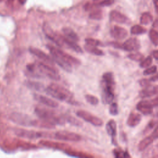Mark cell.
Wrapping results in <instances>:
<instances>
[{
  "label": "cell",
  "mask_w": 158,
  "mask_h": 158,
  "mask_svg": "<svg viewBox=\"0 0 158 158\" xmlns=\"http://www.w3.org/2000/svg\"><path fill=\"white\" fill-rule=\"evenodd\" d=\"M157 79H158L157 78V75L156 74L153 77H152L150 78H149V80L151 82H156V81H157Z\"/></svg>",
  "instance_id": "f6af8a7d"
},
{
  "label": "cell",
  "mask_w": 158,
  "mask_h": 158,
  "mask_svg": "<svg viewBox=\"0 0 158 158\" xmlns=\"http://www.w3.org/2000/svg\"><path fill=\"white\" fill-rule=\"evenodd\" d=\"M158 87L157 85H152L151 84L143 87V89L140 92V97L142 99L150 98L157 94Z\"/></svg>",
  "instance_id": "d6986e66"
},
{
  "label": "cell",
  "mask_w": 158,
  "mask_h": 158,
  "mask_svg": "<svg viewBox=\"0 0 158 158\" xmlns=\"http://www.w3.org/2000/svg\"><path fill=\"white\" fill-rule=\"evenodd\" d=\"M152 55L153 58L157 61L158 59V51L157 50H154L152 52Z\"/></svg>",
  "instance_id": "ee69618b"
},
{
  "label": "cell",
  "mask_w": 158,
  "mask_h": 158,
  "mask_svg": "<svg viewBox=\"0 0 158 158\" xmlns=\"http://www.w3.org/2000/svg\"><path fill=\"white\" fill-rule=\"evenodd\" d=\"M108 45L114 48H117V49H121L122 48V43H118V42H109L108 43Z\"/></svg>",
  "instance_id": "7bdbcfd3"
},
{
  "label": "cell",
  "mask_w": 158,
  "mask_h": 158,
  "mask_svg": "<svg viewBox=\"0 0 158 158\" xmlns=\"http://www.w3.org/2000/svg\"><path fill=\"white\" fill-rule=\"evenodd\" d=\"M84 50L88 53L92 54L93 55L98 56H102L104 55V53L100 49L96 47L90 46L88 45H85L84 46Z\"/></svg>",
  "instance_id": "4316f807"
},
{
  "label": "cell",
  "mask_w": 158,
  "mask_h": 158,
  "mask_svg": "<svg viewBox=\"0 0 158 158\" xmlns=\"http://www.w3.org/2000/svg\"><path fill=\"white\" fill-rule=\"evenodd\" d=\"M103 17V11L101 9H95L92 11L89 14V18L93 20L100 21L101 20Z\"/></svg>",
  "instance_id": "4dcf8cb0"
},
{
  "label": "cell",
  "mask_w": 158,
  "mask_h": 158,
  "mask_svg": "<svg viewBox=\"0 0 158 158\" xmlns=\"http://www.w3.org/2000/svg\"><path fill=\"white\" fill-rule=\"evenodd\" d=\"M127 57L132 61H134L135 62H141L143 59L145 58L144 55L139 52L134 53H130L129 54Z\"/></svg>",
  "instance_id": "d6a6232c"
},
{
  "label": "cell",
  "mask_w": 158,
  "mask_h": 158,
  "mask_svg": "<svg viewBox=\"0 0 158 158\" xmlns=\"http://www.w3.org/2000/svg\"><path fill=\"white\" fill-rule=\"evenodd\" d=\"M45 92L52 98L59 101H65L71 104H76L73 93L66 88L57 84H51L46 87Z\"/></svg>",
  "instance_id": "3957f363"
},
{
  "label": "cell",
  "mask_w": 158,
  "mask_h": 158,
  "mask_svg": "<svg viewBox=\"0 0 158 158\" xmlns=\"http://www.w3.org/2000/svg\"><path fill=\"white\" fill-rule=\"evenodd\" d=\"M25 85L30 89L35 90L38 92H45L46 87L45 85L39 82L27 81L25 83Z\"/></svg>",
  "instance_id": "cb8c5ba5"
},
{
  "label": "cell",
  "mask_w": 158,
  "mask_h": 158,
  "mask_svg": "<svg viewBox=\"0 0 158 158\" xmlns=\"http://www.w3.org/2000/svg\"><path fill=\"white\" fill-rule=\"evenodd\" d=\"M147 32L146 28L140 25H135L132 27L130 29V33L132 35H139L146 33Z\"/></svg>",
  "instance_id": "f1b7e54d"
},
{
  "label": "cell",
  "mask_w": 158,
  "mask_h": 158,
  "mask_svg": "<svg viewBox=\"0 0 158 158\" xmlns=\"http://www.w3.org/2000/svg\"><path fill=\"white\" fill-rule=\"evenodd\" d=\"M85 98L87 102L92 106H96L98 104V103L100 102L99 99L96 96L90 95V94L86 95L85 96Z\"/></svg>",
  "instance_id": "836d02e7"
},
{
  "label": "cell",
  "mask_w": 158,
  "mask_h": 158,
  "mask_svg": "<svg viewBox=\"0 0 158 158\" xmlns=\"http://www.w3.org/2000/svg\"><path fill=\"white\" fill-rule=\"evenodd\" d=\"M85 43L87 45L93 46V47H104V44L98 40L94 38H86L85 39Z\"/></svg>",
  "instance_id": "d590c367"
},
{
  "label": "cell",
  "mask_w": 158,
  "mask_h": 158,
  "mask_svg": "<svg viewBox=\"0 0 158 158\" xmlns=\"http://www.w3.org/2000/svg\"><path fill=\"white\" fill-rule=\"evenodd\" d=\"M101 100L104 104H110L114 99L115 82L112 72L103 73L101 80Z\"/></svg>",
  "instance_id": "7a4b0ae2"
},
{
  "label": "cell",
  "mask_w": 158,
  "mask_h": 158,
  "mask_svg": "<svg viewBox=\"0 0 158 158\" xmlns=\"http://www.w3.org/2000/svg\"><path fill=\"white\" fill-rule=\"evenodd\" d=\"M62 32L64 35V36H66L67 38L70 40L72 41H73L75 42H78L80 40V38L78 35L74 32L73 29H72L70 27H64L62 29Z\"/></svg>",
  "instance_id": "d4e9b609"
},
{
  "label": "cell",
  "mask_w": 158,
  "mask_h": 158,
  "mask_svg": "<svg viewBox=\"0 0 158 158\" xmlns=\"http://www.w3.org/2000/svg\"><path fill=\"white\" fill-rule=\"evenodd\" d=\"M141 121V115L138 113L132 112L127 121V124L130 127H135L137 126Z\"/></svg>",
  "instance_id": "603a6c76"
},
{
  "label": "cell",
  "mask_w": 158,
  "mask_h": 158,
  "mask_svg": "<svg viewBox=\"0 0 158 158\" xmlns=\"http://www.w3.org/2000/svg\"><path fill=\"white\" fill-rule=\"evenodd\" d=\"M111 36L117 40H121L128 36L127 30L120 26L115 25L110 30Z\"/></svg>",
  "instance_id": "e0dca14e"
},
{
  "label": "cell",
  "mask_w": 158,
  "mask_h": 158,
  "mask_svg": "<svg viewBox=\"0 0 158 158\" xmlns=\"http://www.w3.org/2000/svg\"><path fill=\"white\" fill-rule=\"evenodd\" d=\"M157 66H149L143 71V73L144 75H151V74H154L157 72Z\"/></svg>",
  "instance_id": "ab89813d"
},
{
  "label": "cell",
  "mask_w": 158,
  "mask_h": 158,
  "mask_svg": "<svg viewBox=\"0 0 158 158\" xmlns=\"http://www.w3.org/2000/svg\"><path fill=\"white\" fill-rule=\"evenodd\" d=\"M76 115L78 117L82 118L85 122H88L95 127H101L103 125V121L101 118L92 114L88 111L78 110L76 112Z\"/></svg>",
  "instance_id": "9c48e42d"
},
{
  "label": "cell",
  "mask_w": 158,
  "mask_h": 158,
  "mask_svg": "<svg viewBox=\"0 0 158 158\" xmlns=\"http://www.w3.org/2000/svg\"><path fill=\"white\" fill-rule=\"evenodd\" d=\"M158 137V132H157V127L156 126L153 132L151 134L149 135L143 139L139 143L138 146V150L140 151H143L145 150L150 145H151L156 140H157Z\"/></svg>",
  "instance_id": "4fadbf2b"
},
{
  "label": "cell",
  "mask_w": 158,
  "mask_h": 158,
  "mask_svg": "<svg viewBox=\"0 0 158 158\" xmlns=\"http://www.w3.org/2000/svg\"><path fill=\"white\" fill-rule=\"evenodd\" d=\"M149 37L152 44L157 47L158 44V33L155 29H151L149 32Z\"/></svg>",
  "instance_id": "1f68e13d"
},
{
  "label": "cell",
  "mask_w": 158,
  "mask_h": 158,
  "mask_svg": "<svg viewBox=\"0 0 158 158\" xmlns=\"http://www.w3.org/2000/svg\"><path fill=\"white\" fill-rule=\"evenodd\" d=\"M38 70L42 75L48 77L51 80L59 81L61 79V77L59 75L58 71L55 69L51 66L45 64L42 62L36 61L35 62Z\"/></svg>",
  "instance_id": "8992f818"
},
{
  "label": "cell",
  "mask_w": 158,
  "mask_h": 158,
  "mask_svg": "<svg viewBox=\"0 0 158 158\" xmlns=\"http://www.w3.org/2000/svg\"><path fill=\"white\" fill-rule=\"evenodd\" d=\"M29 51L32 55H33L34 56L37 57L38 59L43 61L45 63H47L48 65L51 66H54L55 62L53 60L52 58H51L50 56H48L47 53H45L44 51H43L40 49L35 48V47H30Z\"/></svg>",
  "instance_id": "7c38bea8"
},
{
  "label": "cell",
  "mask_w": 158,
  "mask_h": 158,
  "mask_svg": "<svg viewBox=\"0 0 158 158\" xmlns=\"http://www.w3.org/2000/svg\"><path fill=\"white\" fill-rule=\"evenodd\" d=\"M14 133L19 137L30 139V140L38 139L40 138L52 137L51 134H50L51 133L38 132V131H35V130H29L22 129H16L14 131Z\"/></svg>",
  "instance_id": "5b68a950"
},
{
  "label": "cell",
  "mask_w": 158,
  "mask_h": 158,
  "mask_svg": "<svg viewBox=\"0 0 158 158\" xmlns=\"http://www.w3.org/2000/svg\"><path fill=\"white\" fill-rule=\"evenodd\" d=\"M113 154L115 157H131L127 151H124L120 148L115 149L113 151Z\"/></svg>",
  "instance_id": "e575fe53"
},
{
  "label": "cell",
  "mask_w": 158,
  "mask_h": 158,
  "mask_svg": "<svg viewBox=\"0 0 158 158\" xmlns=\"http://www.w3.org/2000/svg\"><path fill=\"white\" fill-rule=\"evenodd\" d=\"M66 154L73 156V157H93V156L85 153L81 151H78L75 150H72V149H67L64 151Z\"/></svg>",
  "instance_id": "83f0119b"
},
{
  "label": "cell",
  "mask_w": 158,
  "mask_h": 158,
  "mask_svg": "<svg viewBox=\"0 0 158 158\" xmlns=\"http://www.w3.org/2000/svg\"><path fill=\"white\" fill-rule=\"evenodd\" d=\"M34 112L39 118L49 122L55 126H63L65 124L66 121L63 115H58L52 109L39 105L35 107Z\"/></svg>",
  "instance_id": "277c9868"
},
{
  "label": "cell",
  "mask_w": 158,
  "mask_h": 158,
  "mask_svg": "<svg viewBox=\"0 0 158 158\" xmlns=\"http://www.w3.org/2000/svg\"><path fill=\"white\" fill-rule=\"evenodd\" d=\"M27 0H19V2L21 4V5H24L25 3Z\"/></svg>",
  "instance_id": "7dc6e473"
},
{
  "label": "cell",
  "mask_w": 158,
  "mask_h": 158,
  "mask_svg": "<svg viewBox=\"0 0 158 158\" xmlns=\"http://www.w3.org/2000/svg\"><path fill=\"white\" fill-rule=\"evenodd\" d=\"M153 21L152 16L149 13H143L140 17V24L142 25H148Z\"/></svg>",
  "instance_id": "f546056e"
},
{
  "label": "cell",
  "mask_w": 158,
  "mask_h": 158,
  "mask_svg": "<svg viewBox=\"0 0 158 158\" xmlns=\"http://www.w3.org/2000/svg\"><path fill=\"white\" fill-rule=\"evenodd\" d=\"M14 2V0H6V5H7L8 6H10L13 4Z\"/></svg>",
  "instance_id": "bcb514c9"
},
{
  "label": "cell",
  "mask_w": 158,
  "mask_h": 158,
  "mask_svg": "<svg viewBox=\"0 0 158 158\" xmlns=\"http://www.w3.org/2000/svg\"><path fill=\"white\" fill-rule=\"evenodd\" d=\"M39 144L42 145V146L50 148V149H56V150H60L64 151L67 149H71V146L69 145L68 144L64 143H59V142H55L53 141H49V140H42L41 141H39Z\"/></svg>",
  "instance_id": "8fae6325"
},
{
  "label": "cell",
  "mask_w": 158,
  "mask_h": 158,
  "mask_svg": "<svg viewBox=\"0 0 158 158\" xmlns=\"http://www.w3.org/2000/svg\"><path fill=\"white\" fill-rule=\"evenodd\" d=\"M114 3V0H103L98 3L96 6L97 7H105V6H110L113 5Z\"/></svg>",
  "instance_id": "60d3db41"
},
{
  "label": "cell",
  "mask_w": 158,
  "mask_h": 158,
  "mask_svg": "<svg viewBox=\"0 0 158 158\" xmlns=\"http://www.w3.org/2000/svg\"><path fill=\"white\" fill-rule=\"evenodd\" d=\"M93 1H95V2H96V1H98V0H93Z\"/></svg>",
  "instance_id": "f907efd6"
},
{
  "label": "cell",
  "mask_w": 158,
  "mask_h": 158,
  "mask_svg": "<svg viewBox=\"0 0 158 158\" xmlns=\"http://www.w3.org/2000/svg\"><path fill=\"white\" fill-rule=\"evenodd\" d=\"M153 1H154V5H155L156 10L157 11V0H153Z\"/></svg>",
  "instance_id": "c3c4849f"
},
{
  "label": "cell",
  "mask_w": 158,
  "mask_h": 158,
  "mask_svg": "<svg viewBox=\"0 0 158 158\" xmlns=\"http://www.w3.org/2000/svg\"><path fill=\"white\" fill-rule=\"evenodd\" d=\"M51 56L54 62L59 65L64 70L69 73H71L72 72V66L70 63L55 55H51Z\"/></svg>",
  "instance_id": "7402d4cb"
},
{
  "label": "cell",
  "mask_w": 158,
  "mask_h": 158,
  "mask_svg": "<svg viewBox=\"0 0 158 158\" xmlns=\"http://www.w3.org/2000/svg\"><path fill=\"white\" fill-rule=\"evenodd\" d=\"M140 47V42L137 38H130L127 40L124 43H122L121 50L129 52H132L138 50Z\"/></svg>",
  "instance_id": "5bb4252c"
},
{
  "label": "cell",
  "mask_w": 158,
  "mask_h": 158,
  "mask_svg": "<svg viewBox=\"0 0 158 158\" xmlns=\"http://www.w3.org/2000/svg\"><path fill=\"white\" fill-rule=\"evenodd\" d=\"M9 118L12 122L24 127H33L51 129H54L56 126L55 125L46 121L40 119V118H39L38 120L33 119L30 116L21 113H13L10 115Z\"/></svg>",
  "instance_id": "6da1fadb"
},
{
  "label": "cell",
  "mask_w": 158,
  "mask_h": 158,
  "mask_svg": "<svg viewBox=\"0 0 158 158\" xmlns=\"http://www.w3.org/2000/svg\"><path fill=\"white\" fill-rule=\"evenodd\" d=\"M152 63V58L151 56H148L147 58H144L143 60H142L140 64V66L141 68L146 69Z\"/></svg>",
  "instance_id": "8d00e7d4"
},
{
  "label": "cell",
  "mask_w": 158,
  "mask_h": 158,
  "mask_svg": "<svg viewBox=\"0 0 158 158\" xmlns=\"http://www.w3.org/2000/svg\"><path fill=\"white\" fill-rule=\"evenodd\" d=\"M3 1H4V0H0V3L2 2H3Z\"/></svg>",
  "instance_id": "681fc988"
},
{
  "label": "cell",
  "mask_w": 158,
  "mask_h": 158,
  "mask_svg": "<svg viewBox=\"0 0 158 158\" xmlns=\"http://www.w3.org/2000/svg\"><path fill=\"white\" fill-rule=\"evenodd\" d=\"M63 116L65 121L68 122L70 125L78 127H81L83 126V122H81L80 120L77 119L75 117L70 115H63Z\"/></svg>",
  "instance_id": "484cf974"
},
{
  "label": "cell",
  "mask_w": 158,
  "mask_h": 158,
  "mask_svg": "<svg viewBox=\"0 0 158 158\" xmlns=\"http://www.w3.org/2000/svg\"><path fill=\"white\" fill-rule=\"evenodd\" d=\"M139 84H140V85L141 87H145L146 86H148V85H151V82H150L149 79L143 78V79H141V80H140L139 81Z\"/></svg>",
  "instance_id": "b9f144b4"
},
{
  "label": "cell",
  "mask_w": 158,
  "mask_h": 158,
  "mask_svg": "<svg viewBox=\"0 0 158 158\" xmlns=\"http://www.w3.org/2000/svg\"><path fill=\"white\" fill-rule=\"evenodd\" d=\"M48 49L49 50L51 55H55L62 59L65 60L66 61L70 63L72 66H79L81 64V62L80 60H78L77 58L69 55L68 53L64 52L62 50H60L59 48L55 47L51 45H48L47 46Z\"/></svg>",
  "instance_id": "52a82bcc"
},
{
  "label": "cell",
  "mask_w": 158,
  "mask_h": 158,
  "mask_svg": "<svg viewBox=\"0 0 158 158\" xmlns=\"http://www.w3.org/2000/svg\"><path fill=\"white\" fill-rule=\"evenodd\" d=\"M55 139L71 142H78L82 140V137L76 133L67 131L59 130L54 134Z\"/></svg>",
  "instance_id": "30bf717a"
},
{
  "label": "cell",
  "mask_w": 158,
  "mask_h": 158,
  "mask_svg": "<svg viewBox=\"0 0 158 158\" xmlns=\"http://www.w3.org/2000/svg\"><path fill=\"white\" fill-rule=\"evenodd\" d=\"M43 31L45 36L50 39L51 41L53 42L56 45H58L59 43V38H58V33L53 31L51 26L47 22H45L43 25Z\"/></svg>",
  "instance_id": "ac0fdd59"
},
{
  "label": "cell",
  "mask_w": 158,
  "mask_h": 158,
  "mask_svg": "<svg viewBox=\"0 0 158 158\" xmlns=\"http://www.w3.org/2000/svg\"><path fill=\"white\" fill-rule=\"evenodd\" d=\"M158 105V98L153 100H143L137 104V109L145 115H150L153 112V109Z\"/></svg>",
  "instance_id": "ba28073f"
},
{
  "label": "cell",
  "mask_w": 158,
  "mask_h": 158,
  "mask_svg": "<svg viewBox=\"0 0 158 158\" xmlns=\"http://www.w3.org/2000/svg\"><path fill=\"white\" fill-rule=\"evenodd\" d=\"M157 121H156V120H151V121H150L148 123L147 126H146V127H145V130H144V131H143V133H144V134H147V133H148L150 130H151L153 129L156 126H157Z\"/></svg>",
  "instance_id": "f35d334b"
},
{
  "label": "cell",
  "mask_w": 158,
  "mask_h": 158,
  "mask_svg": "<svg viewBox=\"0 0 158 158\" xmlns=\"http://www.w3.org/2000/svg\"><path fill=\"white\" fill-rule=\"evenodd\" d=\"M109 112L112 115H117L118 114V105L116 103L112 102L110 104V106H109Z\"/></svg>",
  "instance_id": "74e56055"
},
{
  "label": "cell",
  "mask_w": 158,
  "mask_h": 158,
  "mask_svg": "<svg viewBox=\"0 0 158 158\" xmlns=\"http://www.w3.org/2000/svg\"><path fill=\"white\" fill-rule=\"evenodd\" d=\"M25 73L28 77L33 78H40L43 77L42 74L38 70L35 63L28 64L26 66Z\"/></svg>",
  "instance_id": "ffe728a7"
},
{
  "label": "cell",
  "mask_w": 158,
  "mask_h": 158,
  "mask_svg": "<svg viewBox=\"0 0 158 158\" xmlns=\"http://www.w3.org/2000/svg\"><path fill=\"white\" fill-rule=\"evenodd\" d=\"M106 132L111 138V141L112 145L114 146H117V124L114 120H109L106 125Z\"/></svg>",
  "instance_id": "2e32d148"
},
{
  "label": "cell",
  "mask_w": 158,
  "mask_h": 158,
  "mask_svg": "<svg viewBox=\"0 0 158 158\" xmlns=\"http://www.w3.org/2000/svg\"><path fill=\"white\" fill-rule=\"evenodd\" d=\"M33 98L34 100H36L37 102H38L39 103H41L47 107L51 108H56L59 106V103L57 101L42 95L34 93Z\"/></svg>",
  "instance_id": "9a60e30c"
},
{
  "label": "cell",
  "mask_w": 158,
  "mask_h": 158,
  "mask_svg": "<svg viewBox=\"0 0 158 158\" xmlns=\"http://www.w3.org/2000/svg\"><path fill=\"white\" fill-rule=\"evenodd\" d=\"M109 19L111 21L121 24H128L129 22V19L127 16L117 11H112L110 13Z\"/></svg>",
  "instance_id": "44dd1931"
}]
</instances>
